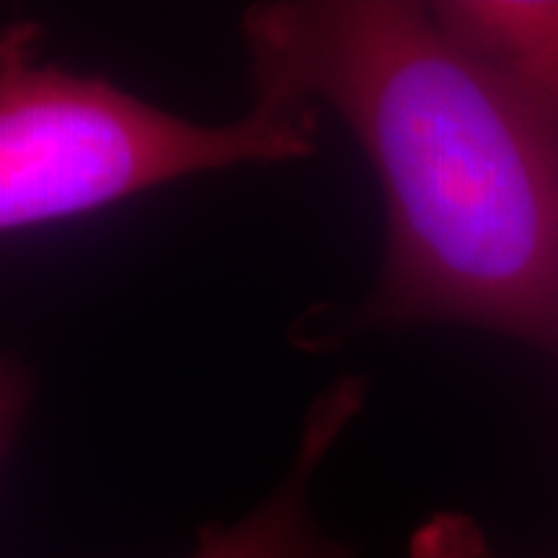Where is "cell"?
I'll use <instances>...</instances> for the list:
<instances>
[{
    "label": "cell",
    "instance_id": "1",
    "mask_svg": "<svg viewBox=\"0 0 558 558\" xmlns=\"http://www.w3.org/2000/svg\"><path fill=\"white\" fill-rule=\"evenodd\" d=\"M254 101L331 109L378 177L386 251L360 326L463 324L558 354V114L409 0L241 16Z\"/></svg>",
    "mask_w": 558,
    "mask_h": 558
},
{
    "label": "cell",
    "instance_id": "2",
    "mask_svg": "<svg viewBox=\"0 0 558 558\" xmlns=\"http://www.w3.org/2000/svg\"><path fill=\"white\" fill-rule=\"evenodd\" d=\"M41 29L0 34V228L62 222L194 173L284 163L316 150V109L254 101L228 124H199L99 75L39 62Z\"/></svg>",
    "mask_w": 558,
    "mask_h": 558
},
{
    "label": "cell",
    "instance_id": "3",
    "mask_svg": "<svg viewBox=\"0 0 558 558\" xmlns=\"http://www.w3.org/2000/svg\"><path fill=\"white\" fill-rule=\"evenodd\" d=\"M367 380L341 375L305 411L298 448L279 484L235 522L197 530L190 558H357V548L320 530L311 509V481L341 432L365 407Z\"/></svg>",
    "mask_w": 558,
    "mask_h": 558
},
{
    "label": "cell",
    "instance_id": "4",
    "mask_svg": "<svg viewBox=\"0 0 558 558\" xmlns=\"http://www.w3.org/2000/svg\"><path fill=\"white\" fill-rule=\"evenodd\" d=\"M432 19L558 114V0H439Z\"/></svg>",
    "mask_w": 558,
    "mask_h": 558
},
{
    "label": "cell",
    "instance_id": "5",
    "mask_svg": "<svg viewBox=\"0 0 558 558\" xmlns=\"http://www.w3.org/2000/svg\"><path fill=\"white\" fill-rule=\"evenodd\" d=\"M409 558H501L471 514L435 512L409 538Z\"/></svg>",
    "mask_w": 558,
    "mask_h": 558
}]
</instances>
